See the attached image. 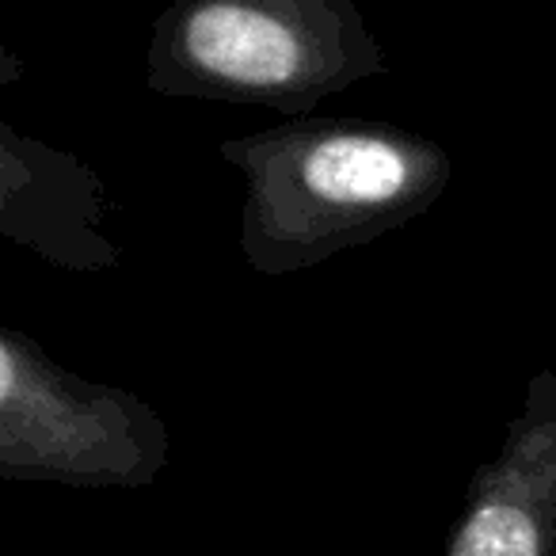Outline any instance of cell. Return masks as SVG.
<instances>
[{
  "label": "cell",
  "instance_id": "3957f363",
  "mask_svg": "<svg viewBox=\"0 0 556 556\" xmlns=\"http://www.w3.org/2000/svg\"><path fill=\"white\" fill-rule=\"evenodd\" d=\"M168 465L161 416L126 389L58 370L39 343L0 332V472L77 488H141Z\"/></svg>",
  "mask_w": 556,
  "mask_h": 556
},
{
  "label": "cell",
  "instance_id": "5b68a950",
  "mask_svg": "<svg viewBox=\"0 0 556 556\" xmlns=\"http://www.w3.org/2000/svg\"><path fill=\"white\" fill-rule=\"evenodd\" d=\"M4 210L0 229L58 267L108 270L118 252L100 237V179L77 156L4 130Z\"/></svg>",
  "mask_w": 556,
  "mask_h": 556
},
{
  "label": "cell",
  "instance_id": "6da1fadb",
  "mask_svg": "<svg viewBox=\"0 0 556 556\" xmlns=\"http://www.w3.org/2000/svg\"><path fill=\"white\" fill-rule=\"evenodd\" d=\"M222 156L244 172L240 248L260 275H294L370 244L434 206L450 156L389 123L290 118L232 138Z\"/></svg>",
  "mask_w": 556,
  "mask_h": 556
},
{
  "label": "cell",
  "instance_id": "7a4b0ae2",
  "mask_svg": "<svg viewBox=\"0 0 556 556\" xmlns=\"http://www.w3.org/2000/svg\"><path fill=\"white\" fill-rule=\"evenodd\" d=\"M386 65L351 0H172L149 42L153 92L263 103L287 118Z\"/></svg>",
  "mask_w": 556,
  "mask_h": 556
},
{
  "label": "cell",
  "instance_id": "277c9868",
  "mask_svg": "<svg viewBox=\"0 0 556 556\" xmlns=\"http://www.w3.org/2000/svg\"><path fill=\"white\" fill-rule=\"evenodd\" d=\"M442 556H556V366L526 386L500 454L472 477Z\"/></svg>",
  "mask_w": 556,
  "mask_h": 556
}]
</instances>
